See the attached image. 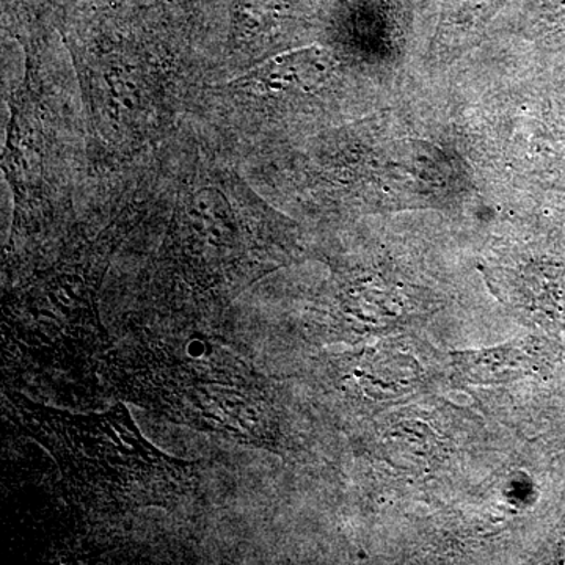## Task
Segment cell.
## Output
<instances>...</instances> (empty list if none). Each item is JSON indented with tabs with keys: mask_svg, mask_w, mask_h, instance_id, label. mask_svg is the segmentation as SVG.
I'll return each mask as SVG.
<instances>
[{
	"mask_svg": "<svg viewBox=\"0 0 565 565\" xmlns=\"http://www.w3.org/2000/svg\"><path fill=\"white\" fill-rule=\"evenodd\" d=\"M326 71L327 63L323 52L307 47V50L289 52V54L273 58L266 65L252 71L239 82L263 84L267 88H275V90L297 87L300 90L310 92L315 85L321 82Z\"/></svg>",
	"mask_w": 565,
	"mask_h": 565,
	"instance_id": "1",
	"label": "cell"
}]
</instances>
